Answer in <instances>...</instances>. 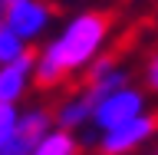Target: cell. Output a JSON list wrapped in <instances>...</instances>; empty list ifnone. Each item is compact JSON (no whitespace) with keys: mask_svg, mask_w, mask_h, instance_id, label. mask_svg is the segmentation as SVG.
Returning a JSON list of instances; mask_svg holds the SVG:
<instances>
[{"mask_svg":"<svg viewBox=\"0 0 158 155\" xmlns=\"http://www.w3.org/2000/svg\"><path fill=\"white\" fill-rule=\"evenodd\" d=\"M27 53H30L27 43H23V40H20L10 27L0 23V66H7V63H13V59L27 56Z\"/></svg>","mask_w":158,"mask_h":155,"instance_id":"10","label":"cell"},{"mask_svg":"<svg viewBox=\"0 0 158 155\" xmlns=\"http://www.w3.org/2000/svg\"><path fill=\"white\" fill-rule=\"evenodd\" d=\"M92 106H96V102L86 96V89L79 86V89H73L66 99H59V106L53 109V122H56L63 132H76V129L92 122Z\"/></svg>","mask_w":158,"mask_h":155,"instance_id":"8","label":"cell"},{"mask_svg":"<svg viewBox=\"0 0 158 155\" xmlns=\"http://www.w3.org/2000/svg\"><path fill=\"white\" fill-rule=\"evenodd\" d=\"M109 33H112V20L106 13H76L46 46L36 53L33 63V83L40 89H59L69 76H76L79 69L86 73L106 46Z\"/></svg>","mask_w":158,"mask_h":155,"instance_id":"1","label":"cell"},{"mask_svg":"<svg viewBox=\"0 0 158 155\" xmlns=\"http://www.w3.org/2000/svg\"><path fill=\"white\" fill-rule=\"evenodd\" d=\"M158 132V116L155 112H145V116H138L135 122H128L122 129H112V132H102L99 136V152L102 155H132L138 152L142 145H148Z\"/></svg>","mask_w":158,"mask_h":155,"instance_id":"4","label":"cell"},{"mask_svg":"<svg viewBox=\"0 0 158 155\" xmlns=\"http://www.w3.org/2000/svg\"><path fill=\"white\" fill-rule=\"evenodd\" d=\"M142 83H145L148 93H158V50L145 59V66H142Z\"/></svg>","mask_w":158,"mask_h":155,"instance_id":"12","label":"cell"},{"mask_svg":"<svg viewBox=\"0 0 158 155\" xmlns=\"http://www.w3.org/2000/svg\"><path fill=\"white\" fill-rule=\"evenodd\" d=\"M125 86H128L125 66H122L115 56H106V53L86 69V79H82V89H86V96L92 99V102H99V99H106L109 93L125 89Z\"/></svg>","mask_w":158,"mask_h":155,"instance_id":"6","label":"cell"},{"mask_svg":"<svg viewBox=\"0 0 158 155\" xmlns=\"http://www.w3.org/2000/svg\"><path fill=\"white\" fill-rule=\"evenodd\" d=\"M33 63L36 56L27 53V56L0 66V106H17V99H23L27 86L33 83Z\"/></svg>","mask_w":158,"mask_h":155,"instance_id":"7","label":"cell"},{"mask_svg":"<svg viewBox=\"0 0 158 155\" xmlns=\"http://www.w3.org/2000/svg\"><path fill=\"white\" fill-rule=\"evenodd\" d=\"M13 3V0H0V23H3V13H7V7Z\"/></svg>","mask_w":158,"mask_h":155,"instance_id":"13","label":"cell"},{"mask_svg":"<svg viewBox=\"0 0 158 155\" xmlns=\"http://www.w3.org/2000/svg\"><path fill=\"white\" fill-rule=\"evenodd\" d=\"M53 129H56L53 109L49 106H30L27 112L17 116V129H13L10 142L0 149V155H33V149L40 145V139H46Z\"/></svg>","mask_w":158,"mask_h":155,"instance_id":"3","label":"cell"},{"mask_svg":"<svg viewBox=\"0 0 158 155\" xmlns=\"http://www.w3.org/2000/svg\"><path fill=\"white\" fill-rule=\"evenodd\" d=\"M49 20H53V7L46 0H13L3 13V27H10L23 43H33L46 33Z\"/></svg>","mask_w":158,"mask_h":155,"instance_id":"5","label":"cell"},{"mask_svg":"<svg viewBox=\"0 0 158 155\" xmlns=\"http://www.w3.org/2000/svg\"><path fill=\"white\" fill-rule=\"evenodd\" d=\"M17 106H0V149L10 142V136H13V129H17Z\"/></svg>","mask_w":158,"mask_h":155,"instance_id":"11","label":"cell"},{"mask_svg":"<svg viewBox=\"0 0 158 155\" xmlns=\"http://www.w3.org/2000/svg\"><path fill=\"white\" fill-rule=\"evenodd\" d=\"M33 155H82V145L76 142L73 132L53 129L46 139H40V145L33 149Z\"/></svg>","mask_w":158,"mask_h":155,"instance_id":"9","label":"cell"},{"mask_svg":"<svg viewBox=\"0 0 158 155\" xmlns=\"http://www.w3.org/2000/svg\"><path fill=\"white\" fill-rule=\"evenodd\" d=\"M138 116H145V93L135 89V86L115 89V93H109L106 99H99L96 106H92V126H96L99 136L128 126Z\"/></svg>","mask_w":158,"mask_h":155,"instance_id":"2","label":"cell"}]
</instances>
